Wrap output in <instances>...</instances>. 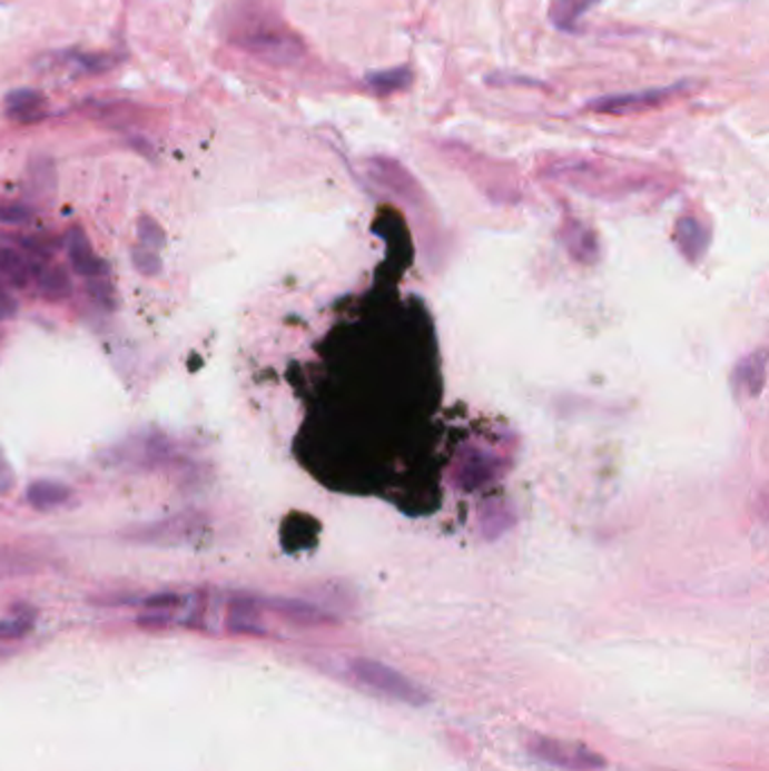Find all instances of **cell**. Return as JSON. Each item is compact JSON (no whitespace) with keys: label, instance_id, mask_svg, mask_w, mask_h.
Wrapping results in <instances>:
<instances>
[{"label":"cell","instance_id":"24","mask_svg":"<svg viewBox=\"0 0 769 771\" xmlns=\"http://www.w3.org/2000/svg\"><path fill=\"white\" fill-rule=\"evenodd\" d=\"M138 627L142 630H165L172 625V612H156V610H145L136 619Z\"/></svg>","mask_w":769,"mask_h":771},{"label":"cell","instance_id":"17","mask_svg":"<svg viewBox=\"0 0 769 771\" xmlns=\"http://www.w3.org/2000/svg\"><path fill=\"white\" fill-rule=\"evenodd\" d=\"M41 569V560L30 553L19 551H0V577H19L30 575Z\"/></svg>","mask_w":769,"mask_h":771},{"label":"cell","instance_id":"3","mask_svg":"<svg viewBox=\"0 0 769 771\" xmlns=\"http://www.w3.org/2000/svg\"><path fill=\"white\" fill-rule=\"evenodd\" d=\"M529 751L540 762H546V764H551L555 769H564V771H595V769L605 767L603 755L595 753L593 749H589L580 742L558 740V738H549V735L531 738Z\"/></svg>","mask_w":769,"mask_h":771},{"label":"cell","instance_id":"22","mask_svg":"<svg viewBox=\"0 0 769 771\" xmlns=\"http://www.w3.org/2000/svg\"><path fill=\"white\" fill-rule=\"evenodd\" d=\"M138 605L145 610H156V612H175L181 605H186V597L175 591H158L151 595H145Z\"/></svg>","mask_w":769,"mask_h":771},{"label":"cell","instance_id":"13","mask_svg":"<svg viewBox=\"0 0 769 771\" xmlns=\"http://www.w3.org/2000/svg\"><path fill=\"white\" fill-rule=\"evenodd\" d=\"M677 244H679L681 253L687 255L691 263H696V260H700V257L707 250L709 235L696 219H683L677 226Z\"/></svg>","mask_w":769,"mask_h":771},{"label":"cell","instance_id":"12","mask_svg":"<svg viewBox=\"0 0 769 771\" xmlns=\"http://www.w3.org/2000/svg\"><path fill=\"white\" fill-rule=\"evenodd\" d=\"M34 280L41 298L50 303H61L72 296V278L61 265H43Z\"/></svg>","mask_w":769,"mask_h":771},{"label":"cell","instance_id":"16","mask_svg":"<svg viewBox=\"0 0 769 771\" xmlns=\"http://www.w3.org/2000/svg\"><path fill=\"white\" fill-rule=\"evenodd\" d=\"M89 116L102 122H109L114 127H125V122H136L142 113L136 105L129 102H91L87 107Z\"/></svg>","mask_w":769,"mask_h":771},{"label":"cell","instance_id":"10","mask_svg":"<svg viewBox=\"0 0 769 771\" xmlns=\"http://www.w3.org/2000/svg\"><path fill=\"white\" fill-rule=\"evenodd\" d=\"M37 267L26 253L12 246H0V276L14 287H28L37 278Z\"/></svg>","mask_w":769,"mask_h":771},{"label":"cell","instance_id":"25","mask_svg":"<svg viewBox=\"0 0 769 771\" xmlns=\"http://www.w3.org/2000/svg\"><path fill=\"white\" fill-rule=\"evenodd\" d=\"M14 483H17L14 469H12V465L8 463L3 449H0V494L12 492V490H14Z\"/></svg>","mask_w":769,"mask_h":771},{"label":"cell","instance_id":"2","mask_svg":"<svg viewBox=\"0 0 769 771\" xmlns=\"http://www.w3.org/2000/svg\"><path fill=\"white\" fill-rule=\"evenodd\" d=\"M351 672L357 681H362L371 691L384 698L397 700L408 706H424L426 702H430V695H426L413 679H408L406 674H402L400 670L382 661L355 659L351 661Z\"/></svg>","mask_w":769,"mask_h":771},{"label":"cell","instance_id":"26","mask_svg":"<svg viewBox=\"0 0 769 771\" xmlns=\"http://www.w3.org/2000/svg\"><path fill=\"white\" fill-rule=\"evenodd\" d=\"M17 312H19V303L8 291L0 289V320L14 318Z\"/></svg>","mask_w":769,"mask_h":771},{"label":"cell","instance_id":"11","mask_svg":"<svg viewBox=\"0 0 769 771\" xmlns=\"http://www.w3.org/2000/svg\"><path fill=\"white\" fill-rule=\"evenodd\" d=\"M496 458L487 454L485 449H472L465 454L463 465H461V487L465 490H476L492 481L496 474Z\"/></svg>","mask_w":769,"mask_h":771},{"label":"cell","instance_id":"9","mask_svg":"<svg viewBox=\"0 0 769 771\" xmlns=\"http://www.w3.org/2000/svg\"><path fill=\"white\" fill-rule=\"evenodd\" d=\"M72 498V487L61 483V481H52V478H39L32 481L26 490V501L30 507L46 512V510H55L63 503H68Z\"/></svg>","mask_w":769,"mask_h":771},{"label":"cell","instance_id":"4","mask_svg":"<svg viewBox=\"0 0 769 771\" xmlns=\"http://www.w3.org/2000/svg\"><path fill=\"white\" fill-rule=\"evenodd\" d=\"M66 250H68L70 267L79 278L91 280V278L109 276V271H111L109 265L93 250L91 239L81 226H72L66 233Z\"/></svg>","mask_w":769,"mask_h":771},{"label":"cell","instance_id":"21","mask_svg":"<svg viewBox=\"0 0 769 771\" xmlns=\"http://www.w3.org/2000/svg\"><path fill=\"white\" fill-rule=\"evenodd\" d=\"M34 217H37L34 208L23 201L0 204V224L6 226H28L30 221H34Z\"/></svg>","mask_w":769,"mask_h":771},{"label":"cell","instance_id":"7","mask_svg":"<svg viewBox=\"0 0 769 771\" xmlns=\"http://www.w3.org/2000/svg\"><path fill=\"white\" fill-rule=\"evenodd\" d=\"M263 603L278 616H283L289 623L296 625H325L332 623L334 619L329 614H325L321 607L305 603V600H296V597H269L263 600Z\"/></svg>","mask_w":769,"mask_h":771},{"label":"cell","instance_id":"8","mask_svg":"<svg viewBox=\"0 0 769 771\" xmlns=\"http://www.w3.org/2000/svg\"><path fill=\"white\" fill-rule=\"evenodd\" d=\"M6 111L19 125H37L48 116V100L34 89H19L8 96Z\"/></svg>","mask_w":769,"mask_h":771},{"label":"cell","instance_id":"20","mask_svg":"<svg viewBox=\"0 0 769 771\" xmlns=\"http://www.w3.org/2000/svg\"><path fill=\"white\" fill-rule=\"evenodd\" d=\"M131 265L134 269L145 276V278H156L162 274V260H160V255L156 250H149L140 244H134L131 246Z\"/></svg>","mask_w":769,"mask_h":771},{"label":"cell","instance_id":"5","mask_svg":"<svg viewBox=\"0 0 769 771\" xmlns=\"http://www.w3.org/2000/svg\"><path fill=\"white\" fill-rule=\"evenodd\" d=\"M681 86H668V89H652V91H639V93H625V96H612V98H601L586 105L591 111L601 113H634L643 109H654L670 100L674 93H679Z\"/></svg>","mask_w":769,"mask_h":771},{"label":"cell","instance_id":"15","mask_svg":"<svg viewBox=\"0 0 769 771\" xmlns=\"http://www.w3.org/2000/svg\"><path fill=\"white\" fill-rule=\"evenodd\" d=\"M598 3V0H553L551 3V21L560 30H575L580 19Z\"/></svg>","mask_w":769,"mask_h":771},{"label":"cell","instance_id":"14","mask_svg":"<svg viewBox=\"0 0 769 771\" xmlns=\"http://www.w3.org/2000/svg\"><path fill=\"white\" fill-rule=\"evenodd\" d=\"M37 623V610L32 607H17L8 619H0V643H14L26 639Z\"/></svg>","mask_w":769,"mask_h":771},{"label":"cell","instance_id":"1","mask_svg":"<svg viewBox=\"0 0 769 771\" xmlns=\"http://www.w3.org/2000/svg\"><path fill=\"white\" fill-rule=\"evenodd\" d=\"M233 39L248 55L276 66L296 63L305 55V43L294 30H289L276 17L260 12L239 17Z\"/></svg>","mask_w":769,"mask_h":771},{"label":"cell","instance_id":"6","mask_svg":"<svg viewBox=\"0 0 769 771\" xmlns=\"http://www.w3.org/2000/svg\"><path fill=\"white\" fill-rule=\"evenodd\" d=\"M263 607L265 603L258 597L237 593L228 600L226 612V627L233 634H246V636H265V623H263Z\"/></svg>","mask_w":769,"mask_h":771},{"label":"cell","instance_id":"23","mask_svg":"<svg viewBox=\"0 0 769 771\" xmlns=\"http://www.w3.org/2000/svg\"><path fill=\"white\" fill-rule=\"evenodd\" d=\"M87 294H89L91 300H96V303H98L100 307H105V309H114L116 303H118L116 289H114L109 276L87 280Z\"/></svg>","mask_w":769,"mask_h":771},{"label":"cell","instance_id":"19","mask_svg":"<svg viewBox=\"0 0 769 771\" xmlns=\"http://www.w3.org/2000/svg\"><path fill=\"white\" fill-rule=\"evenodd\" d=\"M136 235H138V244L149 248V250H160L167 244V233L162 230V226L151 217V215H140L138 224H136Z\"/></svg>","mask_w":769,"mask_h":771},{"label":"cell","instance_id":"18","mask_svg":"<svg viewBox=\"0 0 769 771\" xmlns=\"http://www.w3.org/2000/svg\"><path fill=\"white\" fill-rule=\"evenodd\" d=\"M368 86L375 91V93H395V91H402L406 89V86L411 83V72L408 68H393V70H384V72H373L366 77Z\"/></svg>","mask_w":769,"mask_h":771}]
</instances>
